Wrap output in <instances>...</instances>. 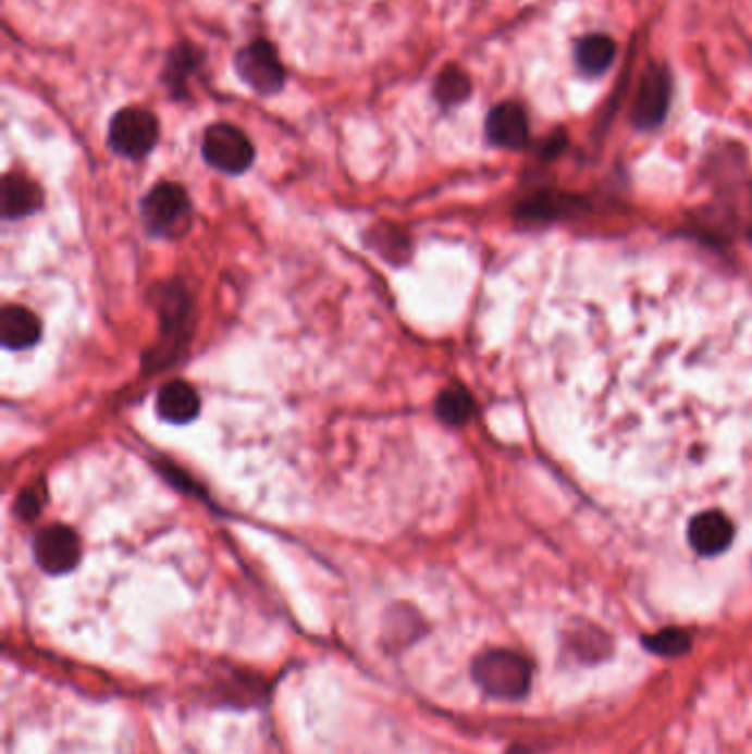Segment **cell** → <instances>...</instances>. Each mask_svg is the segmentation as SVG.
Listing matches in <instances>:
<instances>
[{
  "instance_id": "6da1fadb",
  "label": "cell",
  "mask_w": 752,
  "mask_h": 754,
  "mask_svg": "<svg viewBox=\"0 0 752 754\" xmlns=\"http://www.w3.org/2000/svg\"><path fill=\"white\" fill-rule=\"evenodd\" d=\"M534 666L532 662L508 648H492L474 657L472 662V680L477 687L504 702H521L532 687Z\"/></svg>"
},
{
  "instance_id": "7a4b0ae2",
  "label": "cell",
  "mask_w": 752,
  "mask_h": 754,
  "mask_svg": "<svg viewBox=\"0 0 752 754\" xmlns=\"http://www.w3.org/2000/svg\"><path fill=\"white\" fill-rule=\"evenodd\" d=\"M190 197L184 186L163 182L157 184L141 201V219L157 236H177L190 221Z\"/></svg>"
},
{
  "instance_id": "3957f363",
  "label": "cell",
  "mask_w": 752,
  "mask_h": 754,
  "mask_svg": "<svg viewBox=\"0 0 752 754\" xmlns=\"http://www.w3.org/2000/svg\"><path fill=\"white\" fill-rule=\"evenodd\" d=\"M234 71L259 96H274L285 87V66L268 40H255L234 55Z\"/></svg>"
},
{
  "instance_id": "277c9868",
  "label": "cell",
  "mask_w": 752,
  "mask_h": 754,
  "mask_svg": "<svg viewBox=\"0 0 752 754\" xmlns=\"http://www.w3.org/2000/svg\"><path fill=\"white\" fill-rule=\"evenodd\" d=\"M204 159L225 175H241L255 161V144L232 124H212L201 144Z\"/></svg>"
},
{
  "instance_id": "5b68a950",
  "label": "cell",
  "mask_w": 752,
  "mask_h": 754,
  "mask_svg": "<svg viewBox=\"0 0 752 754\" xmlns=\"http://www.w3.org/2000/svg\"><path fill=\"white\" fill-rule=\"evenodd\" d=\"M159 139L157 118L139 107L122 109L109 124V146L126 159H144Z\"/></svg>"
},
{
  "instance_id": "8992f818",
  "label": "cell",
  "mask_w": 752,
  "mask_h": 754,
  "mask_svg": "<svg viewBox=\"0 0 752 754\" xmlns=\"http://www.w3.org/2000/svg\"><path fill=\"white\" fill-rule=\"evenodd\" d=\"M671 104V75L664 66L653 64L640 82V89L633 100L631 120L638 128H655L664 122Z\"/></svg>"
},
{
  "instance_id": "52a82bcc",
  "label": "cell",
  "mask_w": 752,
  "mask_h": 754,
  "mask_svg": "<svg viewBox=\"0 0 752 754\" xmlns=\"http://www.w3.org/2000/svg\"><path fill=\"white\" fill-rule=\"evenodd\" d=\"M34 556L40 569L60 576L75 569L82 556V545L71 528L49 526L38 532L34 543Z\"/></svg>"
},
{
  "instance_id": "ba28073f",
  "label": "cell",
  "mask_w": 752,
  "mask_h": 754,
  "mask_svg": "<svg viewBox=\"0 0 752 754\" xmlns=\"http://www.w3.org/2000/svg\"><path fill=\"white\" fill-rule=\"evenodd\" d=\"M488 139L501 148H521L528 144L530 124L526 111L515 102L496 104L485 120Z\"/></svg>"
},
{
  "instance_id": "9c48e42d",
  "label": "cell",
  "mask_w": 752,
  "mask_h": 754,
  "mask_svg": "<svg viewBox=\"0 0 752 754\" xmlns=\"http://www.w3.org/2000/svg\"><path fill=\"white\" fill-rule=\"evenodd\" d=\"M199 410H201L199 393L182 380L163 384L157 393V412L161 415V419H165V422L180 424V427L190 424L193 419H197Z\"/></svg>"
},
{
  "instance_id": "30bf717a",
  "label": "cell",
  "mask_w": 752,
  "mask_h": 754,
  "mask_svg": "<svg viewBox=\"0 0 752 754\" xmlns=\"http://www.w3.org/2000/svg\"><path fill=\"white\" fill-rule=\"evenodd\" d=\"M689 543L702 556H715L732 543V526L722 512H702L689 526Z\"/></svg>"
},
{
  "instance_id": "8fae6325",
  "label": "cell",
  "mask_w": 752,
  "mask_h": 754,
  "mask_svg": "<svg viewBox=\"0 0 752 754\" xmlns=\"http://www.w3.org/2000/svg\"><path fill=\"white\" fill-rule=\"evenodd\" d=\"M42 335V324L34 311L21 305H8L0 313V341L8 349H29Z\"/></svg>"
},
{
  "instance_id": "7c38bea8",
  "label": "cell",
  "mask_w": 752,
  "mask_h": 754,
  "mask_svg": "<svg viewBox=\"0 0 752 754\" xmlns=\"http://www.w3.org/2000/svg\"><path fill=\"white\" fill-rule=\"evenodd\" d=\"M42 206V190L36 182L23 175H8L3 180V217L23 219Z\"/></svg>"
},
{
  "instance_id": "4fadbf2b",
  "label": "cell",
  "mask_w": 752,
  "mask_h": 754,
  "mask_svg": "<svg viewBox=\"0 0 752 754\" xmlns=\"http://www.w3.org/2000/svg\"><path fill=\"white\" fill-rule=\"evenodd\" d=\"M567 651L580 662V664H601L612 655V640L605 635V631L584 625L571 629L567 635Z\"/></svg>"
},
{
  "instance_id": "5bb4252c",
  "label": "cell",
  "mask_w": 752,
  "mask_h": 754,
  "mask_svg": "<svg viewBox=\"0 0 752 754\" xmlns=\"http://www.w3.org/2000/svg\"><path fill=\"white\" fill-rule=\"evenodd\" d=\"M616 58V42L609 36H588L576 45V64L584 75H603Z\"/></svg>"
},
{
  "instance_id": "9a60e30c",
  "label": "cell",
  "mask_w": 752,
  "mask_h": 754,
  "mask_svg": "<svg viewBox=\"0 0 752 754\" xmlns=\"http://www.w3.org/2000/svg\"><path fill=\"white\" fill-rule=\"evenodd\" d=\"M201 60L199 49L190 47V45H180L171 51L169 62H165V71H163V82L165 87L173 91L175 98H184L186 96V77L197 71Z\"/></svg>"
},
{
  "instance_id": "2e32d148",
  "label": "cell",
  "mask_w": 752,
  "mask_h": 754,
  "mask_svg": "<svg viewBox=\"0 0 752 754\" xmlns=\"http://www.w3.org/2000/svg\"><path fill=\"white\" fill-rule=\"evenodd\" d=\"M470 77L461 66H446L440 71L433 84V96L442 107H457L470 96Z\"/></svg>"
},
{
  "instance_id": "e0dca14e",
  "label": "cell",
  "mask_w": 752,
  "mask_h": 754,
  "mask_svg": "<svg viewBox=\"0 0 752 754\" xmlns=\"http://www.w3.org/2000/svg\"><path fill=\"white\" fill-rule=\"evenodd\" d=\"M640 642L649 653H653L657 657H666V659L682 657L693 646V638L685 629H678V627L655 631L651 635H644Z\"/></svg>"
},
{
  "instance_id": "ac0fdd59",
  "label": "cell",
  "mask_w": 752,
  "mask_h": 754,
  "mask_svg": "<svg viewBox=\"0 0 752 754\" xmlns=\"http://www.w3.org/2000/svg\"><path fill=\"white\" fill-rule=\"evenodd\" d=\"M435 412L444 424L464 427L468 419L474 415V401L464 388L453 386V388H446L440 393V397L435 401Z\"/></svg>"
},
{
  "instance_id": "d6986e66",
  "label": "cell",
  "mask_w": 752,
  "mask_h": 754,
  "mask_svg": "<svg viewBox=\"0 0 752 754\" xmlns=\"http://www.w3.org/2000/svg\"><path fill=\"white\" fill-rule=\"evenodd\" d=\"M42 506H45L42 485H32V487H25L19 494V498H16V515L23 521H34L42 512Z\"/></svg>"
}]
</instances>
